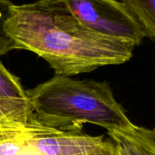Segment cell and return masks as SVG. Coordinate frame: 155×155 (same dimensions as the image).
<instances>
[{
    "label": "cell",
    "instance_id": "10",
    "mask_svg": "<svg viewBox=\"0 0 155 155\" xmlns=\"http://www.w3.org/2000/svg\"><path fill=\"white\" fill-rule=\"evenodd\" d=\"M153 133H154V137H155V128L153 130Z\"/></svg>",
    "mask_w": 155,
    "mask_h": 155
},
{
    "label": "cell",
    "instance_id": "4",
    "mask_svg": "<svg viewBox=\"0 0 155 155\" xmlns=\"http://www.w3.org/2000/svg\"><path fill=\"white\" fill-rule=\"evenodd\" d=\"M83 25L97 33L124 39L136 46L146 37L142 26L117 0H61Z\"/></svg>",
    "mask_w": 155,
    "mask_h": 155
},
{
    "label": "cell",
    "instance_id": "6",
    "mask_svg": "<svg viewBox=\"0 0 155 155\" xmlns=\"http://www.w3.org/2000/svg\"><path fill=\"white\" fill-rule=\"evenodd\" d=\"M113 140L117 155H155L153 130L134 125L126 130L107 131Z\"/></svg>",
    "mask_w": 155,
    "mask_h": 155
},
{
    "label": "cell",
    "instance_id": "3",
    "mask_svg": "<svg viewBox=\"0 0 155 155\" xmlns=\"http://www.w3.org/2000/svg\"><path fill=\"white\" fill-rule=\"evenodd\" d=\"M112 145L104 136L45 127L35 117L23 125L0 129V155H86Z\"/></svg>",
    "mask_w": 155,
    "mask_h": 155
},
{
    "label": "cell",
    "instance_id": "7",
    "mask_svg": "<svg viewBox=\"0 0 155 155\" xmlns=\"http://www.w3.org/2000/svg\"><path fill=\"white\" fill-rule=\"evenodd\" d=\"M142 26L146 36L155 41V0H121Z\"/></svg>",
    "mask_w": 155,
    "mask_h": 155
},
{
    "label": "cell",
    "instance_id": "9",
    "mask_svg": "<svg viewBox=\"0 0 155 155\" xmlns=\"http://www.w3.org/2000/svg\"><path fill=\"white\" fill-rule=\"evenodd\" d=\"M86 155H117V152L114 144H113V145H112L111 147H110L109 148L106 149L105 151L98 153H92V154H89Z\"/></svg>",
    "mask_w": 155,
    "mask_h": 155
},
{
    "label": "cell",
    "instance_id": "5",
    "mask_svg": "<svg viewBox=\"0 0 155 155\" xmlns=\"http://www.w3.org/2000/svg\"><path fill=\"white\" fill-rule=\"evenodd\" d=\"M33 117L31 104L19 78L0 61V129L23 125Z\"/></svg>",
    "mask_w": 155,
    "mask_h": 155
},
{
    "label": "cell",
    "instance_id": "2",
    "mask_svg": "<svg viewBox=\"0 0 155 155\" xmlns=\"http://www.w3.org/2000/svg\"><path fill=\"white\" fill-rule=\"evenodd\" d=\"M26 92L35 118L45 127L82 131L83 124H92L112 131L134 125L107 82L55 75Z\"/></svg>",
    "mask_w": 155,
    "mask_h": 155
},
{
    "label": "cell",
    "instance_id": "8",
    "mask_svg": "<svg viewBox=\"0 0 155 155\" xmlns=\"http://www.w3.org/2000/svg\"><path fill=\"white\" fill-rule=\"evenodd\" d=\"M13 5L11 0H0V58L15 49L13 40L5 29Z\"/></svg>",
    "mask_w": 155,
    "mask_h": 155
},
{
    "label": "cell",
    "instance_id": "1",
    "mask_svg": "<svg viewBox=\"0 0 155 155\" xmlns=\"http://www.w3.org/2000/svg\"><path fill=\"white\" fill-rule=\"evenodd\" d=\"M5 29L15 49L35 53L48 62L55 75L66 77L126 63L136 47L88 29L61 0L13 5Z\"/></svg>",
    "mask_w": 155,
    "mask_h": 155
}]
</instances>
